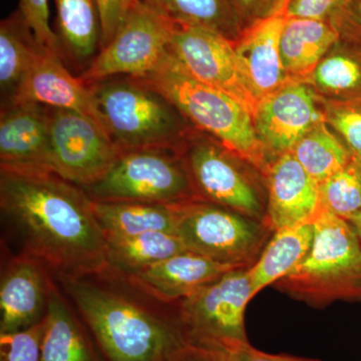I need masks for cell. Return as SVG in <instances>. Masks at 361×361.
Here are the masks:
<instances>
[{"label": "cell", "mask_w": 361, "mask_h": 361, "mask_svg": "<svg viewBox=\"0 0 361 361\" xmlns=\"http://www.w3.org/2000/svg\"><path fill=\"white\" fill-rule=\"evenodd\" d=\"M0 211L20 255L56 277H78L108 267L106 241L82 188L56 174L0 171Z\"/></svg>", "instance_id": "obj_1"}, {"label": "cell", "mask_w": 361, "mask_h": 361, "mask_svg": "<svg viewBox=\"0 0 361 361\" xmlns=\"http://www.w3.org/2000/svg\"><path fill=\"white\" fill-rule=\"evenodd\" d=\"M56 278L104 361H170L187 346L174 305L147 295L109 266Z\"/></svg>", "instance_id": "obj_2"}, {"label": "cell", "mask_w": 361, "mask_h": 361, "mask_svg": "<svg viewBox=\"0 0 361 361\" xmlns=\"http://www.w3.org/2000/svg\"><path fill=\"white\" fill-rule=\"evenodd\" d=\"M144 80L161 92L195 129L211 135L263 175L271 163L254 125L253 115L229 94L192 77L169 51Z\"/></svg>", "instance_id": "obj_3"}, {"label": "cell", "mask_w": 361, "mask_h": 361, "mask_svg": "<svg viewBox=\"0 0 361 361\" xmlns=\"http://www.w3.org/2000/svg\"><path fill=\"white\" fill-rule=\"evenodd\" d=\"M313 224L310 253L274 286L316 307L361 300V242L353 225L324 209Z\"/></svg>", "instance_id": "obj_4"}, {"label": "cell", "mask_w": 361, "mask_h": 361, "mask_svg": "<svg viewBox=\"0 0 361 361\" xmlns=\"http://www.w3.org/2000/svg\"><path fill=\"white\" fill-rule=\"evenodd\" d=\"M90 85L104 128L123 151L178 148L192 129L174 104L144 80L118 77Z\"/></svg>", "instance_id": "obj_5"}, {"label": "cell", "mask_w": 361, "mask_h": 361, "mask_svg": "<svg viewBox=\"0 0 361 361\" xmlns=\"http://www.w3.org/2000/svg\"><path fill=\"white\" fill-rule=\"evenodd\" d=\"M178 149L197 199L265 222L267 190L260 171L195 128Z\"/></svg>", "instance_id": "obj_6"}, {"label": "cell", "mask_w": 361, "mask_h": 361, "mask_svg": "<svg viewBox=\"0 0 361 361\" xmlns=\"http://www.w3.org/2000/svg\"><path fill=\"white\" fill-rule=\"evenodd\" d=\"M173 206L175 234L185 249L221 264L250 267L273 234L265 222L201 199Z\"/></svg>", "instance_id": "obj_7"}, {"label": "cell", "mask_w": 361, "mask_h": 361, "mask_svg": "<svg viewBox=\"0 0 361 361\" xmlns=\"http://www.w3.org/2000/svg\"><path fill=\"white\" fill-rule=\"evenodd\" d=\"M82 189L92 201L174 205L197 199L178 148L123 151L101 179Z\"/></svg>", "instance_id": "obj_8"}, {"label": "cell", "mask_w": 361, "mask_h": 361, "mask_svg": "<svg viewBox=\"0 0 361 361\" xmlns=\"http://www.w3.org/2000/svg\"><path fill=\"white\" fill-rule=\"evenodd\" d=\"M252 298L247 268H237L173 304L186 345L225 353L248 341L245 310Z\"/></svg>", "instance_id": "obj_9"}, {"label": "cell", "mask_w": 361, "mask_h": 361, "mask_svg": "<svg viewBox=\"0 0 361 361\" xmlns=\"http://www.w3.org/2000/svg\"><path fill=\"white\" fill-rule=\"evenodd\" d=\"M172 30V21L137 0L80 78L92 85L111 78L148 77L170 51Z\"/></svg>", "instance_id": "obj_10"}, {"label": "cell", "mask_w": 361, "mask_h": 361, "mask_svg": "<svg viewBox=\"0 0 361 361\" xmlns=\"http://www.w3.org/2000/svg\"><path fill=\"white\" fill-rule=\"evenodd\" d=\"M49 139L52 172L80 188L101 179L123 152L101 123L75 111L49 108Z\"/></svg>", "instance_id": "obj_11"}, {"label": "cell", "mask_w": 361, "mask_h": 361, "mask_svg": "<svg viewBox=\"0 0 361 361\" xmlns=\"http://www.w3.org/2000/svg\"><path fill=\"white\" fill-rule=\"evenodd\" d=\"M170 51L192 77L234 97L254 116L258 101L247 84L234 42L211 30L173 23Z\"/></svg>", "instance_id": "obj_12"}, {"label": "cell", "mask_w": 361, "mask_h": 361, "mask_svg": "<svg viewBox=\"0 0 361 361\" xmlns=\"http://www.w3.org/2000/svg\"><path fill=\"white\" fill-rule=\"evenodd\" d=\"M256 133L270 161L291 153L324 115L322 99L307 82H290L259 102L253 116Z\"/></svg>", "instance_id": "obj_13"}, {"label": "cell", "mask_w": 361, "mask_h": 361, "mask_svg": "<svg viewBox=\"0 0 361 361\" xmlns=\"http://www.w3.org/2000/svg\"><path fill=\"white\" fill-rule=\"evenodd\" d=\"M0 171L18 174H54L49 106L35 103H13L2 106Z\"/></svg>", "instance_id": "obj_14"}, {"label": "cell", "mask_w": 361, "mask_h": 361, "mask_svg": "<svg viewBox=\"0 0 361 361\" xmlns=\"http://www.w3.org/2000/svg\"><path fill=\"white\" fill-rule=\"evenodd\" d=\"M263 176L267 190L265 223L272 232L313 223L322 213L319 185L292 153L271 161Z\"/></svg>", "instance_id": "obj_15"}, {"label": "cell", "mask_w": 361, "mask_h": 361, "mask_svg": "<svg viewBox=\"0 0 361 361\" xmlns=\"http://www.w3.org/2000/svg\"><path fill=\"white\" fill-rule=\"evenodd\" d=\"M49 273L28 256L18 254L7 261L0 279V334L20 331L44 319L54 284Z\"/></svg>", "instance_id": "obj_16"}, {"label": "cell", "mask_w": 361, "mask_h": 361, "mask_svg": "<svg viewBox=\"0 0 361 361\" xmlns=\"http://www.w3.org/2000/svg\"><path fill=\"white\" fill-rule=\"evenodd\" d=\"M13 103H35L75 111L92 116L104 126L92 87L80 77L75 78L66 68L63 58L49 49L39 51Z\"/></svg>", "instance_id": "obj_17"}, {"label": "cell", "mask_w": 361, "mask_h": 361, "mask_svg": "<svg viewBox=\"0 0 361 361\" xmlns=\"http://www.w3.org/2000/svg\"><path fill=\"white\" fill-rule=\"evenodd\" d=\"M286 20L285 11H280L248 26L234 42L244 77L258 104L293 82L284 70L280 54V39Z\"/></svg>", "instance_id": "obj_18"}, {"label": "cell", "mask_w": 361, "mask_h": 361, "mask_svg": "<svg viewBox=\"0 0 361 361\" xmlns=\"http://www.w3.org/2000/svg\"><path fill=\"white\" fill-rule=\"evenodd\" d=\"M237 268L185 251L126 276L159 302L174 304Z\"/></svg>", "instance_id": "obj_19"}, {"label": "cell", "mask_w": 361, "mask_h": 361, "mask_svg": "<svg viewBox=\"0 0 361 361\" xmlns=\"http://www.w3.org/2000/svg\"><path fill=\"white\" fill-rule=\"evenodd\" d=\"M40 361H104L80 315L52 284Z\"/></svg>", "instance_id": "obj_20"}, {"label": "cell", "mask_w": 361, "mask_h": 361, "mask_svg": "<svg viewBox=\"0 0 361 361\" xmlns=\"http://www.w3.org/2000/svg\"><path fill=\"white\" fill-rule=\"evenodd\" d=\"M339 39L329 21L287 18L280 39V54L289 78L307 82L323 56Z\"/></svg>", "instance_id": "obj_21"}, {"label": "cell", "mask_w": 361, "mask_h": 361, "mask_svg": "<svg viewBox=\"0 0 361 361\" xmlns=\"http://www.w3.org/2000/svg\"><path fill=\"white\" fill-rule=\"evenodd\" d=\"M314 224L307 223L273 232L257 260L247 268L252 295L287 276L310 253Z\"/></svg>", "instance_id": "obj_22"}, {"label": "cell", "mask_w": 361, "mask_h": 361, "mask_svg": "<svg viewBox=\"0 0 361 361\" xmlns=\"http://www.w3.org/2000/svg\"><path fill=\"white\" fill-rule=\"evenodd\" d=\"M61 54L73 65L90 66L99 51L102 25L97 0H54Z\"/></svg>", "instance_id": "obj_23"}, {"label": "cell", "mask_w": 361, "mask_h": 361, "mask_svg": "<svg viewBox=\"0 0 361 361\" xmlns=\"http://www.w3.org/2000/svg\"><path fill=\"white\" fill-rule=\"evenodd\" d=\"M92 211L106 238H125L149 232L175 234L173 205L132 201H92Z\"/></svg>", "instance_id": "obj_24"}, {"label": "cell", "mask_w": 361, "mask_h": 361, "mask_svg": "<svg viewBox=\"0 0 361 361\" xmlns=\"http://www.w3.org/2000/svg\"><path fill=\"white\" fill-rule=\"evenodd\" d=\"M40 47L20 11L0 25V90L1 106L13 103L14 97L30 71Z\"/></svg>", "instance_id": "obj_25"}, {"label": "cell", "mask_w": 361, "mask_h": 361, "mask_svg": "<svg viewBox=\"0 0 361 361\" xmlns=\"http://www.w3.org/2000/svg\"><path fill=\"white\" fill-rule=\"evenodd\" d=\"M157 13L177 23L211 30L231 42L244 32L232 0H140Z\"/></svg>", "instance_id": "obj_26"}, {"label": "cell", "mask_w": 361, "mask_h": 361, "mask_svg": "<svg viewBox=\"0 0 361 361\" xmlns=\"http://www.w3.org/2000/svg\"><path fill=\"white\" fill-rule=\"evenodd\" d=\"M307 84L323 99L361 97V44L339 39L316 66Z\"/></svg>", "instance_id": "obj_27"}, {"label": "cell", "mask_w": 361, "mask_h": 361, "mask_svg": "<svg viewBox=\"0 0 361 361\" xmlns=\"http://www.w3.org/2000/svg\"><path fill=\"white\" fill-rule=\"evenodd\" d=\"M109 267L123 276H130L187 251L173 233L149 232L125 238H106Z\"/></svg>", "instance_id": "obj_28"}, {"label": "cell", "mask_w": 361, "mask_h": 361, "mask_svg": "<svg viewBox=\"0 0 361 361\" xmlns=\"http://www.w3.org/2000/svg\"><path fill=\"white\" fill-rule=\"evenodd\" d=\"M291 153L318 184L341 170L353 158L348 147L325 121L316 123L308 130Z\"/></svg>", "instance_id": "obj_29"}, {"label": "cell", "mask_w": 361, "mask_h": 361, "mask_svg": "<svg viewBox=\"0 0 361 361\" xmlns=\"http://www.w3.org/2000/svg\"><path fill=\"white\" fill-rule=\"evenodd\" d=\"M322 208L350 223L361 212V161H350L320 183Z\"/></svg>", "instance_id": "obj_30"}, {"label": "cell", "mask_w": 361, "mask_h": 361, "mask_svg": "<svg viewBox=\"0 0 361 361\" xmlns=\"http://www.w3.org/2000/svg\"><path fill=\"white\" fill-rule=\"evenodd\" d=\"M320 99L325 123L341 137L353 158L361 161V97Z\"/></svg>", "instance_id": "obj_31"}, {"label": "cell", "mask_w": 361, "mask_h": 361, "mask_svg": "<svg viewBox=\"0 0 361 361\" xmlns=\"http://www.w3.org/2000/svg\"><path fill=\"white\" fill-rule=\"evenodd\" d=\"M44 337V318L20 331L0 334V361H40Z\"/></svg>", "instance_id": "obj_32"}, {"label": "cell", "mask_w": 361, "mask_h": 361, "mask_svg": "<svg viewBox=\"0 0 361 361\" xmlns=\"http://www.w3.org/2000/svg\"><path fill=\"white\" fill-rule=\"evenodd\" d=\"M49 0H20V11L40 47L63 58L56 32L49 25Z\"/></svg>", "instance_id": "obj_33"}, {"label": "cell", "mask_w": 361, "mask_h": 361, "mask_svg": "<svg viewBox=\"0 0 361 361\" xmlns=\"http://www.w3.org/2000/svg\"><path fill=\"white\" fill-rule=\"evenodd\" d=\"M330 23L341 39L361 44V0H344Z\"/></svg>", "instance_id": "obj_34"}, {"label": "cell", "mask_w": 361, "mask_h": 361, "mask_svg": "<svg viewBox=\"0 0 361 361\" xmlns=\"http://www.w3.org/2000/svg\"><path fill=\"white\" fill-rule=\"evenodd\" d=\"M101 13L102 35L99 49L106 47L115 37L120 27L137 0H97Z\"/></svg>", "instance_id": "obj_35"}, {"label": "cell", "mask_w": 361, "mask_h": 361, "mask_svg": "<svg viewBox=\"0 0 361 361\" xmlns=\"http://www.w3.org/2000/svg\"><path fill=\"white\" fill-rule=\"evenodd\" d=\"M344 0H289L287 18H311L329 21L338 11Z\"/></svg>", "instance_id": "obj_36"}, {"label": "cell", "mask_w": 361, "mask_h": 361, "mask_svg": "<svg viewBox=\"0 0 361 361\" xmlns=\"http://www.w3.org/2000/svg\"><path fill=\"white\" fill-rule=\"evenodd\" d=\"M244 27L286 11L289 0H232Z\"/></svg>", "instance_id": "obj_37"}, {"label": "cell", "mask_w": 361, "mask_h": 361, "mask_svg": "<svg viewBox=\"0 0 361 361\" xmlns=\"http://www.w3.org/2000/svg\"><path fill=\"white\" fill-rule=\"evenodd\" d=\"M224 353L226 361H320L312 358L298 357L287 355H271L258 350L249 341L234 344Z\"/></svg>", "instance_id": "obj_38"}, {"label": "cell", "mask_w": 361, "mask_h": 361, "mask_svg": "<svg viewBox=\"0 0 361 361\" xmlns=\"http://www.w3.org/2000/svg\"><path fill=\"white\" fill-rule=\"evenodd\" d=\"M170 361H226L224 353L185 346Z\"/></svg>", "instance_id": "obj_39"}, {"label": "cell", "mask_w": 361, "mask_h": 361, "mask_svg": "<svg viewBox=\"0 0 361 361\" xmlns=\"http://www.w3.org/2000/svg\"><path fill=\"white\" fill-rule=\"evenodd\" d=\"M350 224L353 225V229H355L361 242V212L356 216L355 219L351 221Z\"/></svg>", "instance_id": "obj_40"}]
</instances>
